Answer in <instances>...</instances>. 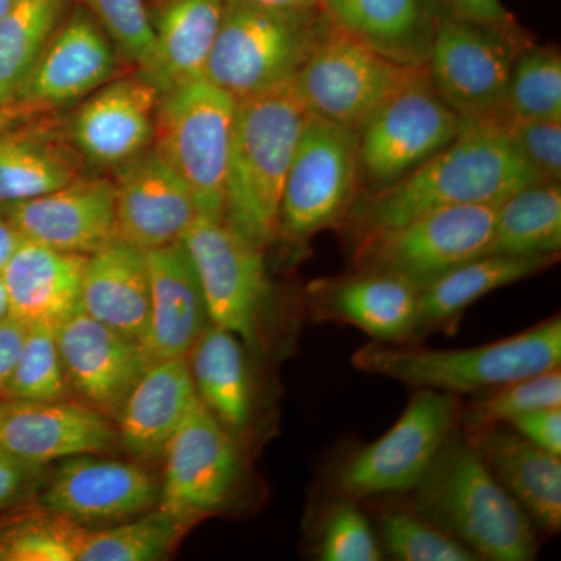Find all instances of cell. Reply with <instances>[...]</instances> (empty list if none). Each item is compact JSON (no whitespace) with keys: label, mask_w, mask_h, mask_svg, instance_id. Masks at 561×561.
Instances as JSON below:
<instances>
[{"label":"cell","mask_w":561,"mask_h":561,"mask_svg":"<svg viewBox=\"0 0 561 561\" xmlns=\"http://www.w3.org/2000/svg\"><path fill=\"white\" fill-rule=\"evenodd\" d=\"M541 181L513 146L500 116L463 121L451 144L389 186L353 203L348 217L359 239L431 213L467 205H500Z\"/></svg>","instance_id":"cell-1"},{"label":"cell","mask_w":561,"mask_h":561,"mask_svg":"<svg viewBox=\"0 0 561 561\" xmlns=\"http://www.w3.org/2000/svg\"><path fill=\"white\" fill-rule=\"evenodd\" d=\"M311 117L295 77L238 102L224 220L262 250L278 236L284 184Z\"/></svg>","instance_id":"cell-2"},{"label":"cell","mask_w":561,"mask_h":561,"mask_svg":"<svg viewBox=\"0 0 561 561\" xmlns=\"http://www.w3.org/2000/svg\"><path fill=\"white\" fill-rule=\"evenodd\" d=\"M413 491L412 511L449 531L481 560L529 561L534 523L468 442L453 437Z\"/></svg>","instance_id":"cell-3"},{"label":"cell","mask_w":561,"mask_h":561,"mask_svg":"<svg viewBox=\"0 0 561 561\" xmlns=\"http://www.w3.org/2000/svg\"><path fill=\"white\" fill-rule=\"evenodd\" d=\"M560 317L486 345L431 350L405 343H367L353 354L359 371L453 394L497 389L537 373L560 367Z\"/></svg>","instance_id":"cell-4"},{"label":"cell","mask_w":561,"mask_h":561,"mask_svg":"<svg viewBox=\"0 0 561 561\" xmlns=\"http://www.w3.org/2000/svg\"><path fill=\"white\" fill-rule=\"evenodd\" d=\"M327 9L275 10L225 0L205 79L236 101L294 79L330 31Z\"/></svg>","instance_id":"cell-5"},{"label":"cell","mask_w":561,"mask_h":561,"mask_svg":"<svg viewBox=\"0 0 561 561\" xmlns=\"http://www.w3.org/2000/svg\"><path fill=\"white\" fill-rule=\"evenodd\" d=\"M238 101L209 80L162 92L154 150L190 187L198 216L225 219V186Z\"/></svg>","instance_id":"cell-6"},{"label":"cell","mask_w":561,"mask_h":561,"mask_svg":"<svg viewBox=\"0 0 561 561\" xmlns=\"http://www.w3.org/2000/svg\"><path fill=\"white\" fill-rule=\"evenodd\" d=\"M423 77L427 69L391 60L332 22L295 84L312 116L359 131L383 103Z\"/></svg>","instance_id":"cell-7"},{"label":"cell","mask_w":561,"mask_h":561,"mask_svg":"<svg viewBox=\"0 0 561 561\" xmlns=\"http://www.w3.org/2000/svg\"><path fill=\"white\" fill-rule=\"evenodd\" d=\"M497 205L453 206L359 239V271L381 272L423 289L465 262L489 254Z\"/></svg>","instance_id":"cell-8"},{"label":"cell","mask_w":561,"mask_h":561,"mask_svg":"<svg viewBox=\"0 0 561 561\" xmlns=\"http://www.w3.org/2000/svg\"><path fill=\"white\" fill-rule=\"evenodd\" d=\"M357 142L359 131L353 128L309 119L284 184L278 234L308 242L348 216L359 173Z\"/></svg>","instance_id":"cell-9"},{"label":"cell","mask_w":561,"mask_h":561,"mask_svg":"<svg viewBox=\"0 0 561 561\" xmlns=\"http://www.w3.org/2000/svg\"><path fill=\"white\" fill-rule=\"evenodd\" d=\"M460 412L459 394L416 389L397 423L343 465L337 489L353 500L411 491L453 437Z\"/></svg>","instance_id":"cell-10"},{"label":"cell","mask_w":561,"mask_h":561,"mask_svg":"<svg viewBox=\"0 0 561 561\" xmlns=\"http://www.w3.org/2000/svg\"><path fill=\"white\" fill-rule=\"evenodd\" d=\"M529 38H516L438 11L427 76L463 121L500 116L513 65Z\"/></svg>","instance_id":"cell-11"},{"label":"cell","mask_w":561,"mask_h":561,"mask_svg":"<svg viewBox=\"0 0 561 561\" xmlns=\"http://www.w3.org/2000/svg\"><path fill=\"white\" fill-rule=\"evenodd\" d=\"M181 242L197 273L210 323L256 350L268 297L264 250L227 221L203 216H197Z\"/></svg>","instance_id":"cell-12"},{"label":"cell","mask_w":561,"mask_h":561,"mask_svg":"<svg viewBox=\"0 0 561 561\" xmlns=\"http://www.w3.org/2000/svg\"><path fill=\"white\" fill-rule=\"evenodd\" d=\"M463 127L430 76L413 81L362 125L357 142L359 172L383 187L408 175L451 144Z\"/></svg>","instance_id":"cell-13"},{"label":"cell","mask_w":561,"mask_h":561,"mask_svg":"<svg viewBox=\"0 0 561 561\" xmlns=\"http://www.w3.org/2000/svg\"><path fill=\"white\" fill-rule=\"evenodd\" d=\"M160 507L184 530L231 500L242 472L238 442L198 400L164 449Z\"/></svg>","instance_id":"cell-14"},{"label":"cell","mask_w":561,"mask_h":561,"mask_svg":"<svg viewBox=\"0 0 561 561\" xmlns=\"http://www.w3.org/2000/svg\"><path fill=\"white\" fill-rule=\"evenodd\" d=\"M101 456L62 460L44 489L43 508L84 526L131 518L160 501V486L149 471Z\"/></svg>","instance_id":"cell-15"},{"label":"cell","mask_w":561,"mask_h":561,"mask_svg":"<svg viewBox=\"0 0 561 561\" xmlns=\"http://www.w3.org/2000/svg\"><path fill=\"white\" fill-rule=\"evenodd\" d=\"M25 241L66 253L90 254L116 239L114 183L76 179L28 201L0 205Z\"/></svg>","instance_id":"cell-16"},{"label":"cell","mask_w":561,"mask_h":561,"mask_svg":"<svg viewBox=\"0 0 561 561\" xmlns=\"http://www.w3.org/2000/svg\"><path fill=\"white\" fill-rule=\"evenodd\" d=\"M69 386L92 409L117 420L150 362L138 342L79 308L57 328Z\"/></svg>","instance_id":"cell-17"},{"label":"cell","mask_w":561,"mask_h":561,"mask_svg":"<svg viewBox=\"0 0 561 561\" xmlns=\"http://www.w3.org/2000/svg\"><path fill=\"white\" fill-rule=\"evenodd\" d=\"M114 197L116 239L144 251L180 242L198 216L190 187L154 149L125 162Z\"/></svg>","instance_id":"cell-18"},{"label":"cell","mask_w":561,"mask_h":561,"mask_svg":"<svg viewBox=\"0 0 561 561\" xmlns=\"http://www.w3.org/2000/svg\"><path fill=\"white\" fill-rule=\"evenodd\" d=\"M119 435L103 413L62 401L0 400V448L27 463L105 454Z\"/></svg>","instance_id":"cell-19"},{"label":"cell","mask_w":561,"mask_h":561,"mask_svg":"<svg viewBox=\"0 0 561 561\" xmlns=\"http://www.w3.org/2000/svg\"><path fill=\"white\" fill-rule=\"evenodd\" d=\"M114 69L108 35L87 14H73L58 25L14 103L32 111L79 101L103 87Z\"/></svg>","instance_id":"cell-20"},{"label":"cell","mask_w":561,"mask_h":561,"mask_svg":"<svg viewBox=\"0 0 561 561\" xmlns=\"http://www.w3.org/2000/svg\"><path fill=\"white\" fill-rule=\"evenodd\" d=\"M146 253L150 309L140 346L150 364L187 357L210 324L197 273L181 241Z\"/></svg>","instance_id":"cell-21"},{"label":"cell","mask_w":561,"mask_h":561,"mask_svg":"<svg viewBox=\"0 0 561 561\" xmlns=\"http://www.w3.org/2000/svg\"><path fill=\"white\" fill-rule=\"evenodd\" d=\"M160 98L142 76L114 81L77 111L70 127L73 142L99 164H125L153 139Z\"/></svg>","instance_id":"cell-22"},{"label":"cell","mask_w":561,"mask_h":561,"mask_svg":"<svg viewBox=\"0 0 561 561\" xmlns=\"http://www.w3.org/2000/svg\"><path fill=\"white\" fill-rule=\"evenodd\" d=\"M311 295L319 319L351 324L373 341L404 343L416 334L420 289L398 276L359 271L316 284Z\"/></svg>","instance_id":"cell-23"},{"label":"cell","mask_w":561,"mask_h":561,"mask_svg":"<svg viewBox=\"0 0 561 561\" xmlns=\"http://www.w3.org/2000/svg\"><path fill=\"white\" fill-rule=\"evenodd\" d=\"M84 254L25 241L0 272L9 313L27 327L58 328L80 308Z\"/></svg>","instance_id":"cell-24"},{"label":"cell","mask_w":561,"mask_h":561,"mask_svg":"<svg viewBox=\"0 0 561 561\" xmlns=\"http://www.w3.org/2000/svg\"><path fill=\"white\" fill-rule=\"evenodd\" d=\"M467 438L531 523L552 534L561 529L560 456L538 448L512 427L505 430L504 424L467 432Z\"/></svg>","instance_id":"cell-25"},{"label":"cell","mask_w":561,"mask_h":561,"mask_svg":"<svg viewBox=\"0 0 561 561\" xmlns=\"http://www.w3.org/2000/svg\"><path fill=\"white\" fill-rule=\"evenodd\" d=\"M197 401L187 357L151 362L117 416L119 442L138 459L160 456Z\"/></svg>","instance_id":"cell-26"},{"label":"cell","mask_w":561,"mask_h":561,"mask_svg":"<svg viewBox=\"0 0 561 561\" xmlns=\"http://www.w3.org/2000/svg\"><path fill=\"white\" fill-rule=\"evenodd\" d=\"M80 308L131 341H142L150 309L147 253L114 239L88 256Z\"/></svg>","instance_id":"cell-27"},{"label":"cell","mask_w":561,"mask_h":561,"mask_svg":"<svg viewBox=\"0 0 561 561\" xmlns=\"http://www.w3.org/2000/svg\"><path fill=\"white\" fill-rule=\"evenodd\" d=\"M224 11L225 0H169L153 25V44L140 76L161 94L203 79Z\"/></svg>","instance_id":"cell-28"},{"label":"cell","mask_w":561,"mask_h":561,"mask_svg":"<svg viewBox=\"0 0 561 561\" xmlns=\"http://www.w3.org/2000/svg\"><path fill=\"white\" fill-rule=\"evenodd\" d=\"M331 21L391 60L426 68L440 10L426 0H327Z\"/></svg>","instance_id":"cell-29"},{"label":"cell","mask_w":561,"mask_h":561,"mask_svg":"<svg viewBox=\"0 0 561 561\" xmlns=\"http://www.w3.org/2000/svg\"><path fill=\"white\" fill-rule=\"evenodd\" d=\"M557 261L559 253L541 256L483 254L465 262L420 290L416 334L454 323L461 313L485 295L537 275L552 267Z\"/></svg>","instance_id":"cell-30"},{"label":"cell","mask_w":561,"mask_h":561,"mask_svg":"<svg viewBox=\"0 0 561 561\" xmlns=\"http://www.w3.org/2000/svg\"><path fill=\"white\" fill-rule=\"evenodd\" d=\"M187 356L198 400L234 437L241 434L249 426L253 404L241 339L210 323Z\"/></svg>","instance_id":"cell-31"},{"label":"cell","mask_w":561,"mask_h":561,"mask_svg":"<svg viewBox=\"0 0 561 561\" xmlns=\"http://www.w3.org/2000/svg\"><path fill=\"white\" fill-rule=\"evenodd\" d=\"M560 247V183L537 181L497 205L489 254L541 256Z\"/></svg>","instance_id":"cell-32"},{"label":"cell","mask_w":561,"mask_h":561,"mask_svg":"<svg viewBox=\"0 0 561 561\" xmlns=\"http://www.w3.org/2000/svg\"><path fill=\"white\" fill-rule=\"evenodd\" d=\"M79 179V162L61 144L32 131L0 130V205L24 202Z\"/></svg>","instance_id":"cell-33"},{"label":"cell","mask_w":561,"mask_h":561,"mask_svg":"<svg viewBox=\"0 0 561 561\" xmlns=\"http://www.w3.org/2000/svg\"><path fill=\"white\" fill-rule=\"evenodd\" d=\"M65 5L66 0H16L0 18V106L13 105L57 32Z\"/></svg>","instance_id":"cell-34"},{"label":"cell","mask_w":561,"mask_h":561,"mask_svg":"<svg viewBox=\"0 0 561 561\" xmlns=\"http://www.w3.org/2000/svg\"><path fill=\"white\" fill-rule=\"evenodd\" d=\"M183 527L158 507L110 529L88 530L79 561H157L179 541Z\"/></svg>","instance_id":"cell-35"},{"label":"cell","mask_w":561,"mask_h":561,"mask_svg":"<svg viewBox=\"0 0 561 561\" xmlns=\"http://www.w3.org/2000/svg\"><path fill=\"white\" fill-rule=\"evenodd\" d=\"M526 119L561 121V55L527 46L513 65L502 113Z\"/></svg>","instance_id":"cell-36"},{"label":"cell","mask_w":561,"mask_h":561,"mask_svg":"<svg viewBox=\"0 0 561 561\" xmlns=\"http://www.w3.org/2000/svg\"><path fill=\"white\" fill-rule=\"evenodd\" d=\"M88 529L46 508L0 529V561H79Z\"/></svg>","instance_id":"cell-37"},{"label":"cell","mask_w":561,"mask_h":561,"mask_svg":"<svg viewBox=\"0 0 561 561\" xmlns=\"http://www.w3.org/2000/svg\"><path fill=\"white\" fill-rule=\"evenodd\" d=\"M57 328L46 324L28 327L20 359L2 398L24 401H62L68 397Z\"/></svg>","instance_id":"cell-38"},{"label":"cell","mask_w":561,"mask_h":561,"mask_svg":"<svg viewBox=\"0 0 561 561\" xmlns=\"http://www.w3.org/2000/svg\"><path fill=\"white\" fill-rule=\"evenodd\" d=\"M561 408V370L551 368L493 389L470 408L461 409L460 421L467 432L502 426L523 413L537 409Z\"/></svg>","instance_id":"cell-39"},{"label":"cell","mask_w":561,"mask_h":561,"mask_svg":"<svg viewBox=\"0 0 561 561\" xmlns=\"http://www.w3.org/2000/svg\"><path fill=\"white\" fill-rule=\"evenodd\" d=\"M387 551L402 561L481 560L449 531L415 511H393L382 516Z\"/></svg>","instance_id":"cell-40"},{"label":"cell","mask_w":561,"mask_h":561,"mask_svg":"<svg viewBox=\"0 0 561 561\" xmlns=\"http://www.w3.org/2000/svg\"><path fill=\"white\" fill-rule=\"evenodd\" d=\"M317 557L323 561H379L382 551L365 513L353 497L334 502L321 522Z\"/></svg>","instance_id":"cell-41"},{"label":"cell","mask_w":561,"mask_h":561,"mask_svg":"<svg viewBox=\"0 0 561 561\" xmlns=\"http://www.w3.org/2000/svg\"><path fill=\"white\" fill-rule=\"evenodd\" d=\"M108 38L125 57L140 68L149 58L153 44V24L144 0H83Z\"/></svg>","instance_id":"cell-42"},{"label":"cell","mask_w":561,"mask_h":561,"mask_svg":"<svg viewBox=\"0 0 561 561\" xmlns=\"http://www.w3.org/2000/svg\"><path fill=\"white\" fill-rule=\"evenodd\" d=\"M513 146L541 181L561 179V121L526 119L500 114Z\"/></svg>","instance_id":"cell-43"},{"label":"cell","mask_w":561,"mask_h":561,"mask_svg":"<svg viewBox=\"0 0 561 561\" xmlns=\"http://www.w3.org/2000/svg\"><path fill=\"white\" fill-rule=\"evenodd\" d=\"M437 3L442 13L456 20L507 33L516 38H527L515 14L507 10L502 0H437Z\"/></svg>","instance_id":"cell-44"},{"label":"cell","mask_w":561,"mask_h":561,"mask_svg":"<svg viewBox=\"0 0 561 561\" xmlns=\"http://www.w3.org/2000/svg\"><path fill=\"white\" fill-rule=\"evenodd\" d=\"M46 481V467L16 459L0 448V511L22 504L38 493Z\"/></svg>","instance_id":"cell-45"},{"label":"cell","mask_w":561,"mask_h":561,"mask_svg":"<svg viewBox=\"0 0 561 561\" xmlns=\"http://www.w3.org/2000/svg\"><path fill=\"white\" fill-rule=\"evenodd\" d=\"M505 426L512 427L538 448L561 456V408L526 412L508 421Z\"/></svg>","instance_id":"cell-46"},{"label":"cell","mask_w":561,"mask_h":561,"mask_svg":"<svg viewBox=\"0 0 561 561\" xmlns=\"http://www.w3.org/2000/svg\"><path fill=\"white\" fill-rule=\"evenodd\" d=\"M27 332V324L14 319L10 313L5 319L0 320V397L5 391L7 383L20 359Z\"/></svg>","instance_id":"cell-47"},{"label":"cell","mask_w":561,"mask_h":561,"mask_svg":"<svg viewBox=\"0 0 561 561\" xmlns=\"http://www.w3.org/2000/svg\"><path fill=\"white\" fill-rule=\"evenodd\" d=\"M22 242H24V238L21 232L11 225L3 214H0V272L9 264L11 256L16 253Z\"/></svg>","instance_id":"cell-48"},{"label":"cell","mask_w":561,"mask_h":561,"mask_svg":"<svg viewBox=\"0 0 561 561\" xmlns=\"http://www.w3.org/2000/svg\"><path fill=\"white\" fill-rule=\"evenodd\" d=\"M250 5L275 10H313L327 9V0H234Z\"/></svg>","instance_id":"cell-49"},{"label":"cell","mask_w":561,"mask_h":561,"mask_svg":"<svg viewBox=\"0 0 561 561\" xmlns=\"http://www.w3.org/2000/svg\"><path fill=\"white\" fill-rule=\"evenodd\" d=\"M31 113V110L24 108V106L16 105H3L0 106V130L13 127L14 122L21 119L25 114Z\"/></svg>","instance_id":"cell-50"},{"label":"cell","mask_w":561,"mask_h":561,"mask_svg":"<svg viewBox=\"0 0 561 561\" xmlns=\"http://www.w3.org/2000/svg\"><path fill=\"white\" fill-rule=\"evenodd\" d=\"M9 316V302H7L5 289H3L2 278H0V320Z\"/></svg>","instance_id":"cell-51"},{"label":"cell","mask_w":561,"mask_h":561,"mask_svg":"<svg viewBox=\"0 0 561 561\" xmlns=\"http://www.w3.org/2000/svg\"><path fill=\"white\" fill-rule=\"evenodd\" d=\"M14 2H16V0H0V18L11 9Z\"/></svg>","instance_id":"cell-52"}]
</instances>
